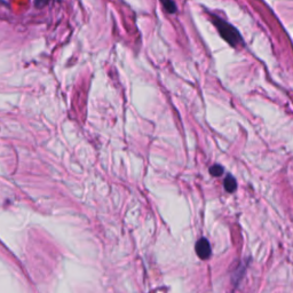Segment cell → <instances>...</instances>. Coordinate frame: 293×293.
<instances>
[{
  "label": "cell",
  "mask_w": 293,
  "mask_h": 293,
  "mask_svg": "<svg viewBox=\"0 0 293 293\" xmlns=\"http://www.w3.org/2000/svg\"><path fill=\"white\" fill-rule=\"evenodd\" d=\"M210 20H211L213 25L216 27L217 31L219 32L221 38L230 45L231 47L236 48L243 46L244 40L242 38V35H240V32L234 25L213 13H210Z\"/></svg>",
  "instance_id": "obj_1"
},
{
  "label": "cell",
  "mask_w": 293,
  "mask_h": 293,
  "mask_svg": "<svg viewBox=\"0 0 293 293\" xmlns=\"http://www.w3.org/2000/svg\"><path fill=\"white\" fill-rule=\"evenodd\" d=\"M223 186H224V188H226V190L228 191V193H234V191L236 190V188H237V182H236L234 176L228 175L227 178L224 179Z\"/></svg>",
  "instance_id": "obj_3"
},
{
  "label": "cell",
  "mask_w": 293,
  "mask_h": 293,
  "mask_svg": "<svg viewBox=\"0 0 293 293\" xmlns=\"http://www.w3.org/2000/svg\"><path fill=\"white\" fill-rule=\"evenodd\" d=\"M161 5H163L164 9L166 10L168 14H174L176 13V9H178V7H176V3L174 0H160Z\"/></svg>",
  "instance_id": "obj_4"
},
{
  "label": "cell",
  "mask_w": 293,
  "mask_h": 293,
  "mask_svg": "<svg viewBox=\"0 0 293 293\" xmlns=\"http://www.w3.org/2000/svg\"><path fill=\"white\" fill-rule=\"evenodd\" d=\"M196 253L203 260H208L211 257V245L206 238H201L196 243Z\"/></svg>",
  "instance_id": "obj_2"
},
{
  "label": "cell",
  "mask_w": 293,
  "mask_h": 293,
  "mask_svg": "<svg viewBox=\"0 0 293 293\" xmlns=\"http://www.w3.org/2000/svg\"><path fill=\"white\" fill-rule=\"evenodd\" d=\"M210 173H211L213 176H220L221 174L223 173V168L222 166H220V165H213V166L210 168Z\"/></svg>",
  "instance_id": "obj_5"
}]
</instances>
